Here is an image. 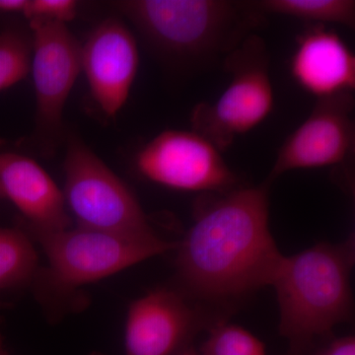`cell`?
I'll return each mask as SVG.
<instances>
[{
  "instance_id": "1",
  "label": "cell",
  "mask_w": 355,
  "mask_h": 355,
  "mask_svg": "<svg viewBox=\"0 0 355 355\" xmlns=\"http://www.w3.org/2000/svg\"><path fill=\"white\" fill-rule=\"evenodd\" d=\"M270 186L236 188L198 212L175 249L187 294L227 302L272 286L284 256L270 230Z\"/></svg>"
},
{
  "instance_id": "2",
  "label": "cell",
  "mask_w": 355,
  "mask_h": 355,
  "mask_svg": "<svg viewBox=\"0 0 355 355\" xmlns=\"http://www.w3.org/2000/svg\"><path fill=\"white\" fill-rule=\"evenodd\" d=\"M354 235L284 257L272 286L279 307V333L291 355H305L338 324L352 320Z\"/></svg>"
},
{
  "instance_id": "3",
  "label": "cell",
  "mask_w": 355,
  "mask_h": 355,
  "mask_svg": "<svg viewBox=\"0 0 355 355\" xmlns=\"http://www.w3.org/2000/svg\"><path fill=\"white\" fill-rule=\"evenodd\" d=\"M114 7L155 50L181 62L230 53L258 25L256 3L228 0H123Z\"/></svg>"
},
{
  "instance_id": "4",
  "label": "cell",
  "mask_w": 355,
  "mask_h": 355,
  "mask_svg": "<svg viewBox=\"0 0 355 355\" xmlns=\"http://www.w3.org/2000/svg\"><path fill=\"white\" fill-rule=\"evenodd\" d=\"M20 227L41 245L48 259V268L39 270L35 280L64 294L172 251L178 244L157 234L125 237L80 227L44 230L24 222Z\"/></svg>"
},
{
  "instance_id": "5",
  "label": "cell",
  "mask_w": 355,
  "mask_h": 355,
  "mask_svg": "<svg viewBox=\"0 0 355 355\" xmlns=\"http://www.w3.org/2000/svg\"><path fill=\"white\" fill-rule=\"evenodd\" d=\"M65 205L77 227L125 237L156 234L130 188L74 133L67 139Z\"/></svg>"
},
{
  "instance_id": "6",
  "label": "cell",
  "mask_w": 355,
  "mask_h": 355,
  "mask_svg": "<svg viewBox=\"0 0 355 355\" xmlns=\"http://www.w3.org/2000/svg\"><path fill=\"white\" fill-rule=\"evenodd\" d=\"M231 80L214 104H200L191 114L193 130L223 153L239 135L251 132L272 114L275 91L263 40L249 35L228 53Z\"/></svg>"
},
{
  "instance_id": "7",
  "label": "cell",
  "mask_w": 355,
  "mask_h": 355,
  "mask_svg": "<svg viewBox=\"0 0 355 355\" xmlns=\"http://www.w3.org/2000/svg\"><path fill=\"white\" fill-rule=\"evenodd\" d=\"M33 80L36 95L34 137L44 157L64 139L65 104L81 70V44L67 25L30 21Z\"/></svg>"
},
{
  "instance_id": "8",
  "label": "cell",
  "mask_w": 355,
  "mask_h": 355,
  "mask_svg": "<svg viewBox=\"0 0 355 355\" xmlns=\"http://www.w3.org/2000/svg\"><path fill=\"white\" fill-rule=\"evenodd\" d=\"M135 165L148 181L177 191L225 193L238 181L221 151L195 130L161 132L137 151Z\"/></svg>"
},
{
  "instance_id": "9",
  "label": "cell",
  "mask_w": 355,
  "mask_h": 355,
  "mask_svg": "<svg viewBox=\"0 0 355 355\" xmlns=\"http://www.w3.org/2000/svg\"><path fill=\"white\" fill-rule=\"evenodd\" d=\"M352 93L318 99L307 119L280 147L266 182L293 170L342 165L354 153Z\"/></svg>"
},
{
  "instance_id": "10",
  "label": "cell",
  "mask_w": 355,
  "mask_h": 355,
  "mask_svg": "<svg viewBox=\"0 0 355 355\" xmlns=\"http://www.w3.org/2000/svg\"><path fill=\"white\" fill-rule=\"evenodd\" d=\"M139 65L137 41L125 23L107 18L81 46V69L95 104L107 118L123 109Z\"/></svg>"
},
{
  "instance_id": "11",
  "label": "cell",
  "mask_w": 355,
  "mask_h": 355,
  "mask_svg": "<svg viewBox=\"0 0 355 355\" xmlns=\"http://www.w3.org/2000/svg\"><path fill=\"white\" fill-rule=\"evenodd\" d=\"M198 328V312L182 292L154 289L128 308L125 355H181Z\"/></svg>"
},
{
  "instance_id": "12",
  "label": "cell",
  "mask_w": 355,
  "mask_h": 355,
  "mask_svg": "<svg viewBox=\"0 0 355 355\" xmlns=\"http://www.w3.org/2000/svg\"><path fill=\"white\" fill-rule=\"evenodd\" d=\"M289 67L294 81L318 99L354 90V53L326 26H311L299 35Z\"/></svg>"
},
{
  "instance_id": "13",
  "label": "cell",
  "mask_w": 355,
  "mask_h": 355,
  "mask_svg": "<svg viewBox=\"0 0 355 355\" xmlns=\"http://www.w3.org/2000/svg\"><path fill=\"white\" fill-rule=\"evenodd\" d=\"M0 197L14 203L24 223L44 230L69 228L64 193L36 161L24 154L0 151Z\"/></svg>"
},
{
  "instance_id": "14",
  "label": "cell",
  "mask_w": 355,
  "mask_h": 355,
  "mask_svg": "<svg viewBox=\"0 0 355 355\" xmlns=\"http://www.w3.org/2000/svg\"><path fill=\"white\" fill-rule=\"evenodd\" d=\"M22 227H0V291L29 286L39 272L38 254Z\"/></svg>"
},
{
  "instance_id": "15",
  "label": "cell",
  "mask_w": 355,
  "mask_h": 355,
  "mask_svg": "<svg viewBox=\"0 0 355 355\" xmlns=\"http://www.w3.org/2000/svg\"><path fill=\"white\" fill-rule=\"evenodd\" d=\"M254 3L261 12L289 16L311 26H355L354 0H261Z\"/></svg>"
},
{
  "instance_id": "16",
  "label": "cell",
  "mask_w": 355,
  "mask_h": 355,
  "mask_svg": "<svg viewBox=\"0 0 355 355\" xmlns=\"http://www.w3.org/2000/svg\"><path fill=\"white\" fill-rule=\"evenodd\" d=\"M32 35L19 26L0 31V91L15 85L31 70Z\"/></svg>"
},
{
  "instance_id": "17",
  "label": "cell",
  "mask_w": 355,
  "mask_h": 355,
  "mask_svg": "<svg viewBox=\"0 0 355 355\" xmlns=\"http://www.w3.org/2000/svg\"><path fill=\"white\" fill-rule=\"evenodd\" d=\"M200 355H266V345L236 324H217L200 347Z\"/></svg>"
},
{
  "instance_id": "18",
  "label": "cell",
  "mask_w": 355,
  "mask_h": 355,
  "mask_svg": "<svg viewBox=\"0 0 355 355\" xmlns=\"http://www.w3.org/2000/svg\"><path fill=\"white\" fill-rule=\"evenodd\" d=\"M76 0H28L24 17L28 21L60 23L67 25L76 17Z\"/></svg>"
},
{
  "instance_id": "19",
  "label": "cell",
  "mask_w": 355,
  "mask_h": 355,
  "mask_svg": "<svg viewBox=\"0 0 355 355\" xmlns=\"http://www.w3.org/2000/svg\"><path fill=\"white\" fill-rule=\"evenodd\" d=\"M314 355H355L354 336H340L317 349Z\"/></svg>"
},
{
  "instance_id": "20",
  "label": "cell",
  "mask_w": 355,
  "mask_h": 355,
  "mask_svg": "<svg viewBox=\"0 0 355 355\" xmlns=\"http://www.w3.org/2000/svg\"><path fill=\"white\" fill-rule=\"evenodd\" d=\"M28 0H0V15L24 13Z\"/></svg>"
},
{
  "instance_id": "21",
  "label": "cell",
  "mask_w": 355,
  "mask_h": 355,
  "mask_svg": "<svg viewBox=\"0 0 355 355\" xmlns=\"http://www.w3.org/2000/svg\"><path fill=\"white\" fill-rule=\"evenodd\" d=\"M181 355H200V354H198V352H197V350L191 349V347H189V349L184 350L183 354H182Z\"/></svg>"
},
{
  "instance_id": "22",
  "label": "cell",
  "mask_w": 355,
  "mask_h": 355,
  "mask_svg": "<svg viewBox=\"0 0 355 355\" xmlns=\"http://www.w3.org/2000/svg\"><path fill=\"white\" fill-rule=\"evenodd\" d=\"M0 355H8V354L6 352V350L4 349L3 347V342H2L1 334H0Z\"/></svg>"
},
{
  "instance_id": "23",
  "label": "cell",
  "mask_w": 355,
  "mask_h": 355,
  "mask_svg": "<svg viewBox=\"0 0 355 355\" xmlns=\"http://www.w3.org/2000/svg\"><path fill=\"white\" fill-rule=\"evenodd\" d=\"M0 198H1V197H0Z\"/></svg>"
}]
</instances>
